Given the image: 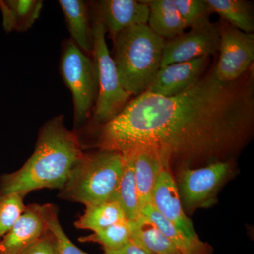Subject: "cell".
<instances>
[{
	"label": "cell",
	"mask_w": 254,
	"mask_h": 254,
	"mask_svg": "<svg viewBox=\"0 0 254 254\" xmlns=\"http://www.w3.org/2000/svg\"><path fill=\"white\" fill-rule=\"evenodd\" d=\"M254 120L253 69L236 81L223 83L213 68L174 96L138 95L100 125L94 145L121 153L154 148L170 162L219 161L240 149Z\"/></svg>",
	"instance_id": "6da1fadb"
},
{
	"label": "cell",
	"mask_w": 254,
	"mask_h": 254,
	"mask_svg": "<svg viewBox=\"0 0 254 254\" xmlns=\"http://www.w3.org/2000/svg\"><path fill=\"white\" fill-rule=\"evenodd\" d=\"M81 139L64 125V116L50 119L40 129L34 152L14 173L0 177V195L41 189L61 190L76 164L83 158Z\"/></svg>",
	"instance_id": "7a4b0ae2"
},
{
	"label": "cell",
	"mask_w": 254,
	"mask_h": 254,
	"mask_svg": "<svg viewBox=\"0 0 254 254\" xmlns=\"http://www.w3.org/2000/svg\"><path fill=\"white\" fill-rule=\"evenodd\" d=\"M120 83L130 95L144 93L160 68L165 40L148 25L125 30L113 39Z\"/></svg>",
	"instance_id": "3957f363"
},
{
	"label": "cell",
	"mask_w": 254,
	"mask_h": 254,
	"mask_svg": "<svg viewBox=\"0 0 254 254\" xmlns=\"http://www.w3.org/2000/svg\"><path fill=\"white\" fill-rule=\"evenodd\" d=\"M123 165V155L119 152L85 153L60 190L59 197L85 205L115 200Z\"/></svg>",
	"instance_id": "277c9868"
},
{
	"label": "cell",
	"mask_w": 254,
	"mask_h": 254,
	"mask_svg": "<svg viewBox=\"0 0 254 254\" xmlns=\"http://www.w3.org/2000/svg\"><path fill=\"white\" fill-rule=\"evenodd\" d=\"M60 71L72 95L74 125L81 128L91 115L98 93V73L91 59L71 39L63 44Z\"/></svg>",
	"instance_id": "5b68a950"
},
{
	"label": "cell",
	"mask_w": 254,
	"mask_h": 254,
	"mask_svg": "<svg viewBox=\"0 0 254 254\" xmlns=\"http://www.w3.org/2000/svg\"><path fill=\"white\" fill-rule=\"evenodd\" d=\"M106 29L99 18L93 25V59L98 73V93L93 122L101 125L118 115L128 103L131 95L124 89L116 65L110 54L105 40Z\"/></svg>",
	"instance_id": "8992f818"
},
{
	"label": "cell",
	"mask_w": 254,
	"mask_h": 254,
	"mask_svg": "<svg viewBox=\"0 0 254 254\" xmlns=\"http://www.w3.org/2000/svg\"><path fill=\"white\" fill-rule=\"evenodd\" d=\"M220 56L214 73L219 81L232 83L252 68L254 60V35L245 33L225 22L218 26Z\"/></svg>",
	"instance_id": "52a82bcc"
},
{
	"label": "cell",
	"mask_w": 254,
	"mask_h": 254,
	"mask_svg": "<svg viewBox=\"0 0 254 254\" xmlns=\"http://www.w3.org/2000/svg\"><path fill=\"white\" fill-rule=\"evenodd\" d=\"M230 163L215 161L198 169L185 168L179 175V194L188 211L212 203L214 196L230 173Z\"/></svg>",
	"instance_id": "ba28073f"
},
{
	"label": "cell",
	"mask_w": 254,
	"mask_h": 254,
	"mask_svg": "<svg viewBox=\"0 0 254 254\" xmlns=\"http://www.w3.org/2000/svg\"><path fill=\"white\" fill-rule=\"evenodd\" d=\"M219 48L218 26L208 21L190 28V32L165 41L160 68L203 56H211L219 51Z\"/></svg>",
	"instance_id": "9c48e42d"
},
{
	"label": "cell",
	"mask_w": 254,
	"mask_h": 254,
	"mask_svg": "<svg viewBox=\"0 0 254 254\" xmlns=\"http://www.w3.org/2000/svg\"><path fill=\"white\" fill-rule=\"evenodd\" d=\"M47 204L26 205L21 216L0 240V254H20L49 232Z\"/></svg>",
	"instance_id": "30bf717a"
},
{
	"label": "cell",
	"mask_w": 254,
	"mask_h": 254,
	"mask_svg": "<svg viewBox=\"0 0 254 254\" xmlns=\"http://www.w3.org/2000/svg\"><path fill=\"white\" fill-rule=\"evenodd\" d=\"M152 205L189 239L201 242L195 232L193 222L184 211L177 182L172 175L170 165L162 170L155 183Z\"/></svg>",
	"instance_id": "8fae6325"
},
{
	"label": "cell",
	"mask_w": 254,
	"mask_h": 254,
	"mask_svg": "<svg viewBox=\"0 0 254 254\" xmlns=\"http://www.w3.org/2000/svg\"><path fill=\"white\" fill-rule=\"evenodd\" d=\"M210 57L203 56L160 68L145 92L164 97L182 93L205 73L210 64Z\"/></svg>",
	"instance_id": "7c38bea8"
},
{
	"label": "cell",
	"mask_w": 254,
	"mask_h": 254,
	"mask_svg": "<svg viewBox=\"0 0 254 254\" xmlns=\"http://www.w3.org/2000/svg\"><path fill=\"white\" fill-rule=\"evenodd\" d=\"M98 17L111 38L128 28L148 24L149 7L145 1L103 0L97 4Z\"/></svg>",
	"instance_id": "4fadbf2b"
},
{
	"label": "cell",
	"mask_w": 254,
	"mask_h": 254,
	"mask_svg": "<svg viewBox=\"0 0 254 254\" xmlns=\"http://www.w3.org/2000/svg\"><path fill=\"white\" fill-rule=\"evenodd\" d=\"M131 150L134 154L135 180L142 210L151 204L159 175L165 167L170 165V160L154 148L142 147Z\"/></svg>",
	"instance_id": "5bb4252c"
},
{
	"label": "cell",
	"mask_w": 254,
	"mask_h": 254,
	"mask_svg": "<svg viewBox=\"0 0 254 254\" xmlns=\"http://www.w3.org/2000/svg\"><path fill=\"white\" fill-rule=\"evenodd\" d=\"M59 4L71 40L86 55L93 53V26L88 6L82 0H60Z\"/></svg>",
	"instance_id": "9a60e30c"
},
{
	"label": "cell",
	"mask_w": 254,
	"mask_h": 254,
	"mask_svg": "<svg viewBox=\"0 0 254 254\" xmlns=\"http://www.w3.org/2000/svg\"><path fill=\"white\" fill-rule=\"evenodd\" d=\"M149 7L148 26L163 39L170 40L185 33V21L173 0L145 1Z\"/></svg>",
	"instance_id": "2e32d148"
},
{
	"label": "cell",
	"mask_w": 254,
	"mask_h": 254,
	"mask_svg": "<svg viewBox=\"0 0 254 254\" xmlns=\"http://www.w3.org/2000/svg\"><path fill=\"white\" fill-rule=\"evenodd\" d=\"M43 6V1L41 0L0 1L5 31H28L39 18Z\"/></svg>",
	"instance_id": "e0dca14e"
},
{
	"label": "cell",
	"mask_w": 254,
	"mask_h": 254,
	"mask_svg": "<svg viewBox=\"0 0 254 254\" xmlns=\"http://www.w3.org/2000/svg\"><path fill=\"white\" fill-rule=\"evenodd\" d=\"M123 165L115 200L123 208L126 218L136 220L141 215L135 180L134 154L132 150L122 153Z\"/></svg>",
	"instance_id": "ac0fdd59"
},
{
	"label": "cell",
	"mask_w": 254,
	"mask_h": 254,
	"mask_svg": "<svg viewBox=\"0 0 254 254\" xmlns=\"http://www.w3.org/2000/svg\"><path fill=\"white\" fill-rule=\"evenodd\" d=\"M131 242L152 254H180L158 227L144 215L130 220Z\"/></svg>",
	"instance_id": "d6986e66"
},
{
	"label": "cell",
	"mask_w": 254,
	"mask_h": 254,
	"mask_svg": "<svg viewBox=\"0 0 254 254\" xmlns=\"http://www.w3.org/2000/svg\"><path fill=\"white\" fill-rule=\"evenodd\" d=\"M125 219L126 216L118 202L108 200L86 205L84 213L74 222V226L94 232Z\"/></svg>",
	"instance_id": "ffe728a7"
},
{
	"label": "cell",
	"mask_w": 254,
	"mask_h": 254,
	"mask_svg": "<svg viewBox=\"0 0 254 254\" xmlns=\"http://www.w3.org/2000/svg\"><path fill=\"white\" fill-rule=\"evenodd\" d=\"M211 13H216L230 26L245 33L254 31L253 9L244 0H205Z\"/></svg>",
	"instance_id": "44dd1931"
},
{
	"label": "cell",
	"mask_w": 254,
	"mask_h": 254,
	"mask_svg": "<svg viewBox=\"0 0 254 254\" xmlns=\"http://www.w3.org/2000/svg\"><path fill=\"white\" fill-rule=\"evenodd\" d=\"M141 215L148 217L158 227L160 231L175 245L180 254H211L210 247L204 242H196L189 239L173 223L164 218L153 205L145 206Z\"/></svg>",
	"instance_id": "7402d4cb"
},
{
	"label": "cell",
	"mask_w": 254,
	"mask_h": 254,
	"mask_svg": "<svg viewBox=\"0 0 254 254\" xmlns=\"http://www.w3.org/2000/svg\"><path fill=\"white\" fill-rule=\"evenodd\" d=\"M81 242L100 244L104 251H114L131 242V221L125 219L91 235L78 238Z\"/></svg>",
	"instance_id": "603a6c76"
},
{
	"label": "cell",
	"mask_w": 254,
	"mask_h": 254,
	"mask_svg": "<svg viewBox=\"0 0 254 254\" xmlns=\"http://www.w3.org/2000/svg\"><path fill=\"white\" fill-rule=\"evenodd\" d=\"M24 198L19 193L0 195V240L22 214L26 207Z\"/></svg>",
	"instance_id": "cb8c5ba5"
},
{
	"label": "cell",
	"mask_w": 254,
	"mask_h": 254,
	"mask_svg": "<svg viewBox=\"0 0 254 254\" xmlns=\"http://www.w3.org/2000/svg\"><path fill=\"white\" fill-rule=\"evenodd\" d=\"M187 28H194L208 22L212 14L205 0H173Z\"/></svg>",
	"instance_id": "d4e9b609"
},
{
	"label": "cell",
	"mask_w": 254,
	"mask_h": 254,
	"mask_svg": "<svg viewBox=\"0 0 254 254\" xmlns=\"http://www.w3.org/2000/svg\"><path fill=\"white\" fill-rule=\"evenodd\" d=\"M47 220L50 230L56 237L60 254H90L76 247L64 231L58 218V209L56 205L48 203Z\"/></svg>",
	"instance_id": "484cf974"
},
{
	"label": "cell",
	"mask_w": 254,
	"mask_h": 254,
	"mask_svg": "<svg viewBox=\"0 0 254 254\" xmlns=\"http://www.w3.org/2000/svg\"><path fill=\"white\" fill-rule=\"evenodd\" d=\"M20 254H60L56 237L50 230L43 238Z\"/></svg>",
	"instance_id": "4316f807"
},
{
	"label": "cell",
	"mask_w": 254,
	"mask_h": 254,
	"mask_svg": "<svg viewBox=\"0 0 254 254\" xmlns=\"http://www.w3.org/2000/svg\"><path fill=\"white\" fill-rule=\"evenodd\" d=\"M103 254H152L138 247L133 242H129L125 247L114 251H104Z\"/></svg>",
	"instance_id": "83f0119b"
}]
</instances>
